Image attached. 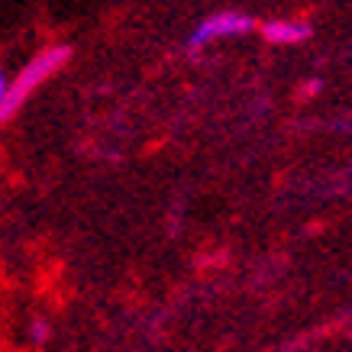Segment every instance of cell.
<instances>
[{
  "label": "cell",
  "mask_w": 352,
  "mask_h": 352,
  "mask_svg": "<svg viewBox=\"0 0 352 352\" xmlns=\"http://www.w3.org/2000/svg\"><path fill=\"white\" fill-rule=\"evenodd\" d=\"M68 58H72V45H62V43L49 45V49L32 55L30 62L20 68V75L10 81V87H7V97H3V104H0V120H10L32 97L36 87H43L55 72H62Z\"/></svg>",
  "instance_id": "1"
},
{
  "label": "cell",
  "mask_w": 352,
  "mask_h": 352,
  "mask_svg": "<svg viewBox=\"0 0 352 352\" xmlns=\"http://www.w3.org/2000/svg\"><path fill=\"white\" fill-rule=\"evenodd\" d=\"M256 30V20L243 10H217L210 16H204L194 32L188 36V52H201L204 45L217 43V39H236V36H245V32Z\"/></svg>",
  "instance_id": "2"
},
{
  "label": "cell",
  "mask_w": 352,
  "mask_h": 352,
  "mask_svg": "<svg viewBox=\"0 0 352 352\" xmlns=\"http://www.w3.org/2000/svg\"><path fill=\"white\" fill-rule=\"evenodd\" d=\"M262 36L275 45H298L310 39V23L304 20H268L262 23Z\"/></svg>",
  "instance_id": "3"
},
{
  "label": "cell",
  "mask_w": 352,
  "mask_h": 352,
  "mask_svg": "<svg viewBox=\"0 0 352 352\" xmlns=\"http://www.w3.org/2000/svg\"><path fill=\"white\" fill-rule=\"evenodd\" d=\"M30 340H32V342H45V340H49V323H45L43 317H36V320H32Z\"/></svg>",
  "instance_id": "4"
},
{
  "label": "cell",
  "mask_w": 352,
  "mask_h": 352,
  "mask_svg": "<svg viewBox=\"0 0 352 352\" xmlns=\"http://www.w3.org/2000/svg\"><path fill=\"white\" fill-rule=\"evenodd\" d=\"M7 87H10V81H7V75L0 72V104H3V97H7Z\"/></svg>",
  "instance_id": "5"
},
{
  "label": "cell",
  "mask_w": 352,
  "mask_h": 352,
  "mask_svg": "<svg viewBox=\"0 0 352 352\" xmlns=\"http://www.w3.org/2000/svg\"><path fill=\"white\" fill-rule=\"evenodd\" d=\"M317 87H320V81L314 78V81H307V85H304V94H317Z\"/></svg>",
  "instance_id": "6"
}]
</instances>
